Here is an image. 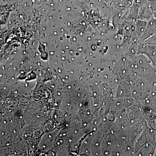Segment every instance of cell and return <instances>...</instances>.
<instances>
[{
	"label": "cell",
	"instance_id": "obj_1",
	"mask_svg": "<svg viewBox=\"0 0 156 156\" xmlns=\"http://www.w3.org/2000/svg\"><path fill=\"white\" fill-rule=\"evenodd\" d=\"M156 34V20L153 16L147 21L145 30L144 32L138 42H144L148 38Z\"/></svg>",
	"mask_w": 156,
	"mask_h": 156
},
{
	"label": "cell",
	"instance_id": "obj_2",
	"mask_svg": "<svg viewBox=\"0 0 156 156\" xmlns=\"http://www.w3.org/2000/svg\"><path fill=\"white\" fill-rule=\"evenodd\" d=\"M147 21L142 20L138 19L135 22L134 25V31L135 35L138 40L140 38L144 32L145 30Z\"/></svg>",
	"mask_w": 156,
	"mask_h": 156
},
{
	"label": "cell",
	"instance_id": "obj_3",
	"mask_svg": "<svg viewBox=\"0 0 156 156\" xmlns=\"http://www.w3.org/2000/svg\"><path fill=\"white\" fill-rule=\"evenodd\" d=\"M147 117L149 126L151 128L152 130L156 131V114L149 113Z\"/></svg>",
	"mask_w": 156,
	"mask_h": 156
},
{
	"label": "cell",
	"instance_id": "obj_4",
	"mask_svg": "<svg viewBox=\"0 0 156 156\" xmlns=\"http://www.w3.org/2000/svg\"><path fill=\"white\" fill-rule=\"evenodd\" d=\"M144 43L146 45H156V34L146 40Z\"/></svg>",
	"mask_w": 156,
	"mask_h": 156
},
{
	"label": "cell",
	"instance_id": "obj_5",
	"mask_svg": "<svg viewBox=\"0 0 156 156\" xmlns=\"http://www.w3.org/2000/svg\"><path fill=\"white\" fill-rule=\"evenodd\" d=\"M149 5L153 12L156 10V0H148V1Z\"/></svg>",
	"mask_w": 156,
	"mask_h": 156
},
{
	"label": "cell",
	"instance_id": "obj_6",
	"mask_svg": "<svg viewBox=\"0 0 156 156\" xmlns=\"http://www.w3.org/2000/svg\"><path fill=\"white\" fill-rule=\"evenodd\" d=\"M153 15L154 18L156 20V10L153 12Z\"/></svg>",
	"mask_w": 156,
	"mask_h": 156
}]
</instances>
